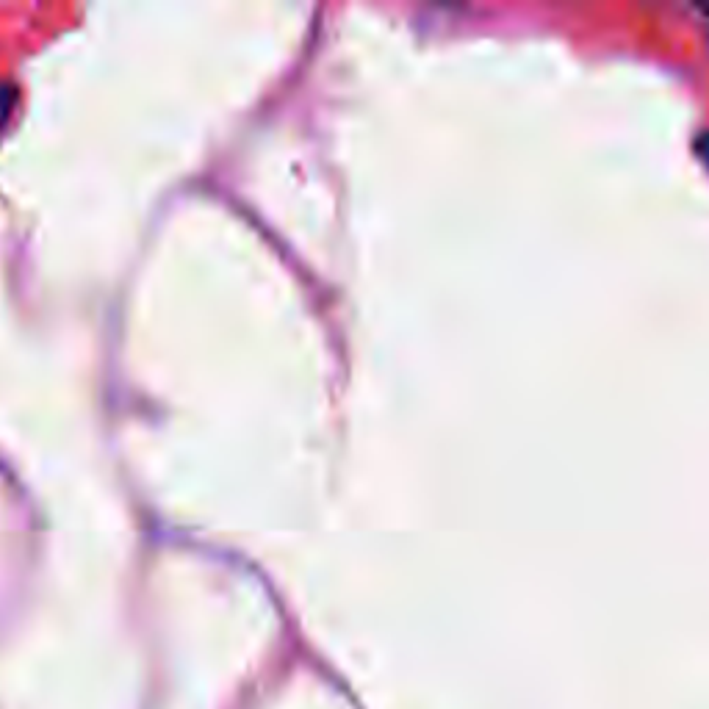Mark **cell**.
Instances as JSON below:
<instances>
[{
    "label": "cell",
    "instance_id": "cell-1",
    "mask_svg": "<svg viewBox=\"0 0 709 709\" xmlns=\"http://www.w3.org/2000/svg\"><path fill=\"white\" fill-rule=\"evenodd\" d=\"M0 97H3V92H0ZM0 111H3V103H0Z\"/></svg>",
    "mask_w": 709,
    "mask_h": 709
}]
</instances>
